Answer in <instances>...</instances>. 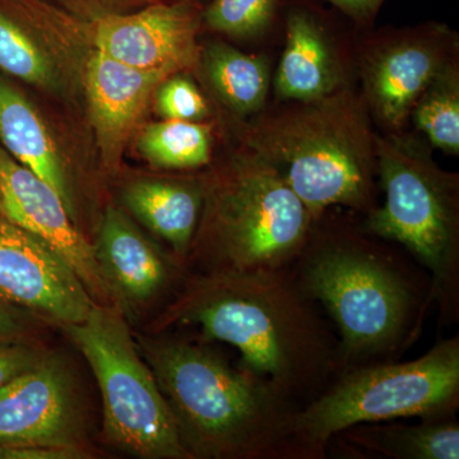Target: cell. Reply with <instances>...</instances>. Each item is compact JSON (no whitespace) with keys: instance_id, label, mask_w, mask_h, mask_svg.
Returning a JSON list of instances; mask_svg holds the SVG:
<instances>
[{"instance_id":"obj_1","label":"cell","mask_w":459,"mask_h":459,"mask_svg":"<svg viewBox=\"0 0 459 459\" xmlns=\"http://www.w3.org/2000/svg\"><path fill=\"white\" fill-rule=\"evenodd\" d=\"M243 146L273 166L312 219L331 205L364 208L377 175L376 133L361 95L346 86L243 120Z\"/></svg>"},{"instance_id":"obj_2","label":"cell","mask_w":459,"mask_h":459,"mask_svg":"<svg viewBox=\"0 0 459 459\" xmlns=\"http://www.w3.org/2000/svg\"><path fill=\"white\" fill-rule=\"evenodd\" d=\"M141 347L193 458L261 457L295 434L280 394L261 377L179 341L142 338Z\"/></svg>"},{"instance_id":"obj_3","label":"cell","mask_w":459,"mask_h":459,"mask_svg":"<svg viewBox=\"0 0 459 459\" xmlns=\"http://www.w3.org/2000/svg\"><path fill=\"white\" fill-rule=\"evenodd\" d=\"M181 316L232 344L247 371L281 394L322 373L327 344L300 300L268 271H225L198 287Z\"/></svg>"},{"instance_id":"obj_4","label":"cell","mask_w":459,"mask_h":459,"mask_svg":"<svg viewBox=\"0 0 459 459\" xmlns=\"http://www.w3.org/2000/svg\"><path fill=\"white\" fill-rule=\"evenodd\" d=\"M204 232L225 271H268L298 252L312 216L280 172L243 146L204 195Z\"/></svg>"},{"instance_id":"obj_5","label":"cell","mask_w":459,"mask_h":459,"mask_svg":"<svg viewBox=\"0 0 459 459\" xmlns=\"http://www.w3.org/2000/svg\"><path fill=\"white\" fill-rule=\"evenodd\" d=\"M98 379L108 437L147 459L193 458L152 370L110 305L96 303L83 322L63 325Z\"/></svg>"},{"instance_id":"obj_6","label":"cell","mask_w":459,"mask_h":459,"mask_svg":"<svg viewBox=\"0 0 459 459\" xmlns=\"http://www.w3.org/2000/svg\"><path fill=\"white\" fill-rule=\"evenodd\" d=\"M427 141L409 133L376 135L377 174L385 202L371 211L367 228L397 241L444 282L458 249V175L434 161Z\"/></svg>"},{"instance_id":"obj_7","label":"cell","mask_w":459,"mask_h":459,"mask_svg":"<svg viewBox=\"0 0 459 459\" xmlns=\"http://www.w3.org/2000/svg\"><path fill=\"white\" fill-rule=\"evenodd\" d=\"M459 392L457 338L406 364L370 368L344 377L329 394L295 416L294 433L309 444L368 422L437 416Z\"/></svg>"},{"instance_id":"obj_8","label":"cell","mask_w":459,"mask_h":459,"mask_svg":"<svg viewBox=\"0 0 459 459\" xmlns=\"http://www.w3.org/2000/svg\"><path fill=\"white\" fill-rule=\"evenodd\" d=\"M305 279L310 294L336 320L350 351L382 347L400 332L409 296L400 280L369 256L342 249L325 253Z\"/></svg>"},{"instance_id":"obj_9","label":"cell","mask_w":459,"mask_h":459,"mask_svg":"<svg viewBox=\"0 0 459 459\" xmlns=\"http://www.w3.org/2000/svg\"><path fill=\"white\" fill-rule=\"evenodd\" d=\"M458 56V36L442 22L392 29L360 54L362 99L386 132L403 131L411 110L435 74Z\"/></svg>"},{"instance_id":"obj_10","label":"cell","mask_w":459,"mask_h":459,"mask_svg":"<svg viewBox=\"0 0 459 459\" xmlns=\"http://www.w3.org/2000/svg\"><path fill=\"white\" fill-rule=\"evenodd\" d=\"M0 296L62 325L83 322L96 304L59 253L4 217L0 219Z\"/></svg>"},{"instance_id":"obj_11","label":"cell","mask_w":459,"mask_h":459,"mask_svg":"<svg viewBox=\"0 0 459 459\" xmlns=\"http://www.w3.org/2000/svg\"><path fill=\"white\" fill-rule=\"evenodd\" d=\"M201 25L202 13L193 3H156L134 13L98 18L93 44L123 65L171 75L197 65Z\"/></svg>"},{"instance_id":"obj_12","label":"cell","mask_w":459,"mask_h":459,"mask_svg":"<svg viewBox=\"0 0 459 459\" xmlns=\"http://www.w3.org/2000/svg\"><path fill=\"white\" fill-rule=\"evenodd\" d=\"M0 207L9 222L53 247L78 274L98 304L113 294L102 277L93 247L72 222V213L56 190L21 165L0 146Z\"/></svg>"},{"instance_id":"obj_13","label":"cell","mask_w":459,"mask_h":459,"mask_svg":"<svg viewBox=\"0 0 459 459\" xmlns=\"http://www.w3.org/2000/svg\"><path fill=\"white\" fill-rule=\"evenodd\" d=\"M81 446L82 425L62 361L45 356L0 388V448Z\"/></svg>"},{"instance_id":"obj_14","label":"cell","mask_w":459,"mask_h":459,"mask_svg":"<svg viewBox=\"0 0 459 459\" xmlns=\"http://www.w3.org/2000/svg\"><path fill=\"white\" fill-rule=\"evenodd\" d=\"M169 75L142 71L95 50L84 74L90 120L102 164L117 170L148 102Z\"/></svg>"},{"instance_id":"obj_15","label":"cell","mask_w":459,"mask_h":459,"mask_svg":"<svg viewBox=\"0 0 459 459\" xmlns=\"http://www.w3.org/2000/svg\"><path fill=\"white\" fill-rule=\"evenodd\" d=\"M274 93L282 101L327 98L349 86L331 35L310 9H290L286 45L274 75Z\"/></svg>"},{"instance_id":"obj_16","label":"cell","mask_w":459,"mask_h":459,"mask_svg":"<svg viewBox=\"0 0 459 459\" xmlns=\"http://www.w3.org/2000/svg\"><path fill=\"white\" fill-rule=\"evenodd\" d=\"M111 294L123 303L152 300L165 286L168 267L156 247L117 208L108 207L93 247Z\"/></svg>"},{"instance_id":"obj_17","label":"cell","mask_w":459,"mask_h":459,"mask_svg":"<svg viewBox=\"0 0 459 459\" xmlns=\"http://www.w3.org/2000/svg\"><path fill=\"white\" fill-rule=\"evenodd\" d=\"M0 146L21 165L49 183L72 213L68 177L53 135L30 100L2 75Z\"/></svg>"},{"instance_id":"obj_18","label":"cell","mask_w":459,"mask_h":459,"mask_svg":"<svg viewBox=\"0 0 459 459\" xmlns=\"http://www.w3.org/2000/svg\"><path fill=\"white\" fill-rule=\"evenodd\" d=\"M204 195L195 181L144 179L124 188L123 202L133 216L184 255L197 230Z\"/></svg>"},{"instance_id":"obj_19","label":"cell","mask_w":459,"mask_h":459,"mask_svg":"<svg viewBox=\"0 0 459 459\" xmlns=\"http://www.w3.org/2000/svg\"><path fill=\"white\" fill-rule=\"evenodd\" d=\"M197 66L214 99L238 119L264 110L271 87L267 56L243 53L216 40L201 48Z\"/></svg>"},{"instance_id":"obj_20","label":"cell","mask_w":459,"mask_h":459,"mask_svg":"<svg viewBox=\"0 0 459 459\" xmlns=\"http://www.w3.org/2000/svg\"><path fill=\"white\" fill-rule=\"evenodd\" d=\"M137 146L153 168L198 169L212 159V128L204 123L161 120L142 129Z\"/></svg>"},{"instance_id":"obj_21","label":"cell","mask_w":459,"mask_h":459,"mask_svg":"<svg viewBox=\"0 0 459 459\" xmlns=\"http://www.w3.org/2000/svg\"><path fill=\"white\" fill-rule=\"evenodd\" d=\"M410 119L431 148L459 155V65L453 57L420 93Z\"/></svg>"},{"instance_id":"obj_22","label":"cell","mask_w":459,"mask_h":459,"mask_svg":"<svg viewBox=\"0 0 459 459\" xmlns=\"http://www.w3.org/2000/svg\"><path fill=\"white\" fill-rule=\"evenodd\" d=\"M359 443L389 457L458 459L455 422H429L419 427H376L358 431Z\"/></svg>"},{"instance_id":"obj_23","label":"cell","mask_w":459,"mask_h":459,"mask_svg":"<svg viewBox=\"0 0 459 459\" xmlns=\"http://www.w3.org/2000/svg\"><path fill=\"white\" fill-rule=\"evenodd\" d=\"M0 69L18 80L54 89L57 74L53 60L13 18L0 11Z\"/></svg>"},{"instance_id":"obj_24","label":"cell","mask_w":459,"mask_h":459,"mask_svg":"<svg viewBox=\"0 0 459 459\" xmlns=\"http://www.w3.org/2000/svg\"><path fill=\"white\" fill-rule=\"evenodd\" d=\"M279 0H212L202 12V23L232 39H253L273 23Z\"/></svg>"},{"instance_id":"obj_25","label":"cell","mask_w":459,"mask_h":459,"mask_svg":"<svg viewBox=\"0 0 459 459\" xmlns=\"http://www.w3.org/2000/svg\"><path fill=\"white\" fill-rule=\"evenodd\" d=\"M153 96L162 120L202 123L211 117L210 105L188 72L166 77Z\"/></svg>"},{"instance_id":"obj_26","label":"cell","mask_w":459,"mask_h":459,"mask_svg":"<svg viewBox=\"0 0 459 459\" xmlns=\"http://www.w3.org/2000/svg\"><path fill=\"white\" fill-rule=\"evenodd\" d=\"M44 358V353L26 342L0 344V388L32 369Z\"/></svg>"},{"instance_id":"obj_27","label":"cell","mask_w":459,"mask_h":459,"mask_svg":"<svg viewBox=\"0 0 459 459\" xmlns=\"http://www.w3.org/2000/svg\"><path fill=\"white\" fill-rule=\"evenodd\" d=\"M31 328L16 305L0 296V344L23 343Z\"/></svg>"},{"instance_id":"obj_28","label":"cell","mask_w":459,"mask_h":459,"mask_svg":"<svg viewBox=\"0 0 459 459\" xmlns=\"http://www.w3.org/2000/svg\"><path fill=\"white\" fill-rule=\"evenodd\" d=\"M86 457L78 446H14L0 448V458L13 459H77Z\"/></svg>"},{"instance_id":"obj_29","label":"cell","mask_w":459,"mask_h":459,"mask_svg":"<svg viewBox=\"0 0 459 459\" xmlns=\"http://www.w3.org/2000/svg\"><path fill=\"white\" fill-rule=\"evenodd\" d=\"M359 25L373 22L385 0H327Z\"/></svg>"},{"instance_id":"obj_30","label":"cell","mask_w":459,"mask_h":459,"mask_svg":"<svg viewBox=\"0 0 459 459\" xmlns=\"http://www.w3.org/2000/svg\"><path fill=\"white\" fill-rule=\"evenodd\" d=\"M75 9H82L84 13L95 20L108 14L123 13L122 9L129 7L137 0H63Z\"/></svg>"},{"instance_id":"obj_31","label":"cell","mask_w":459,"mask_h":459,"mask_svg":"<svg viewBox=\"0 0 459 459\" xmlns=\"http://www.w3.org/2000/svg\"><path fill=\"white\" fill-rule=\"evenodd\" d=\"M177 2L193 3L195 0H177Z\"/></svg>"},{"instance_id":"obj_32","label":"cell","mask_w":459,"mask_h":459,"mask_svg":"<svg viewBox=\"0 0 459 459\" xmlns=\"http://www.w3.org/2000/svg\"><path fill=\"white\" fill-rule=\"evenodd\" d=\"M3 217V214H2V207H0V219H2Z\"/></svg>"}]
</instances>
